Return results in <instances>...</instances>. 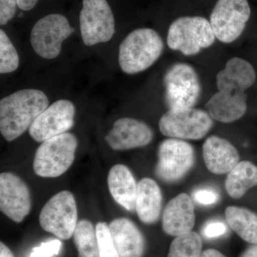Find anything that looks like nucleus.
<instances>
[{"label":"nucleus","instance_id":"f257e3e1","mask_svg":"<svg viewBox=\"0 0 257 257\" xmlns=\"http://www.w3.org/2000/svg\"><path fill=\"white\" fill-rule=\"evenodd\" d=\"M256 72L247 61L233 57L216 75V92L206 104L213 119L230 123L239 119L247 109L245 91L254 84Z\"/></svg>","mask_w":257,"mask_h":257},{"label":"nucleus","instance_id":"f03ea898","mask_svg":"<svg viewBox=\"0 0 257 257\" xmlns=\"http://www.w3.org/2000/svg\"><path fill=\"white\" fill-rule=\"evenodd\" d=\"M49 105L42 91L26 89L18 91L0 101V132L8 142L16 140Z\"/></svg>","mask_w":257,"mask_h":257},{"label":"nucleus","instance_id":"7ed1b4c3","mask_svg":"<svg viewBox=\"0 0 257 257\" xmlns=\"http://www.w3.org/2000/svg\"><path fill=\"white\" fill-rule=\"evenodd\" d=\"M164 42L155 30L140 28L125 37L119 48V64L126 74H134L150 68L163 52Z\"/></svg>","mask_w":257,"mask_h":257},{"label":"nucleus","instance_id":"20e7f679","mask_svg":"<svg viewBox=\"0 0 257 257\" xmlns=\"http://www.w3.org/2000/svg\"><path fill=\"white\" fill-rule=\"evenodd\" d=\"M77 145V138L71 133L62 134L43 142L35 154L34 172L45 178L63 175L73 163Z\"/></svg>","mask_w":257,"mask_h":257},{"label":"nucleus","instance_id":"39448f33","mask_svg":"<svg viewBox=\"0 0 257 257\" xmlns=\"http://www.w3.org/2000/svg\"><path fill=\"white\" fill-rule=\"evenodd\" d=\"M215 38L207 19L199 16L182 17L171 24L167 41L172 50L192 56L211 46Z\"/></svg>","mask_w":257,"mask_h":257},{"label":"nucleus","instance_id":"423d86ee","mask_svg":"<svg viewBox=\"0 0 257 257\" xmlns=\"http://www.w3.org/2000/svg\"><path fill=\"white\" fill-rule=\"evenodd\" d=\"M212 126V117L207 111L193 107L170 109L159 123L162 135L179 140H201Z\"/></svg>","mask_w":257,"mask_h":257},{"label":"nucleus","instance_id":"0eeeda50","mask_svg":"<svg viewBox=\"0 0 257 257\" xmlns=\"http://www.w3.org/2000/svg\"><path fill=\"white\" fill-rule=\"evenodd\" d=\"M164 85L169 109L194 107L202 92L197 72L188 64L177 63L170 67L164 77Z\"/></svg>","mask_w":257,"mask_h":257},{"label":"nucleus","instance_id":"6e6552de","mask_svg":"<svg viewBox=\"0 0 257 257\" xmlns=\"http://www.w3.org/2000/svg\"><path fill=\"white\" fill-rule=\"evenodd\" d=\"M77 208L73 194L62 191L53 196L42 208L40 224L42 229L61 239L73 236L77 225Z\"/></svg>","mask_w":257,"mask_h":257},{"label":"nucleus","instance_id":"1a4fd4ad","mask_svg":"<svg viewBox=\"0 0 257 257\" xmlns=\"http://www.w3.org/2000/svg\"><path fill=\"white\" fill-rule=\"evenodd\" d=\"M79 25L82 41L87 46L111 40L115 32V21L107 1L83 0Z\"/></svg>","mask_w":257,"mask_h":257},{"label":"nucleus","instance_id":"9d476101","mask_svg":"<svg viewBox=\"0 0 257 257\" xmlns=\"http://www.w3.org/2000/svg\"><path fill=\"white\" fill-rule=\"evenodd\" d=\"M250 15L247 0H218L209 21L216 38L223 43L237 40L244 30Z\"/></svg>","mask_w":257,"mask_h":257},{"label":"nucleus","instance_id":"9b49d317","mask_svg":"<svg viewBox=\"0 0 257 257\" xmlns=\"http://www.w3.org/2000/svg\"><path fill=\"white\" fill-rule=\"evenodd\" d=\"M74 32L68 20L60 14H51L35 23L30 34L34 51L42 58L52 60L58 57L62 42Z\"/></svg>","mask_w":257,"mask_h":257},{"label":"nucleus","instance_id":"f8f14e48","mask_svg":"<svg viewBox=\"0 0 257 257\" xmlns=\"http://www.w3.org/2000/svg\"><path fill=\"white\" fill-rule=\"evenodd\" d=\"M157 156L155 174L166 182L180 180L194 165V148L190 144L179 139L170 138L162 141Z\"/></svg>","mask_w":257,"mask_h":257},{"label":"nucleus","instance_id":"ddd939ff","mask_svg":"<svg viewBox=\"0 0 257 257\" xmlns=\"http://www.w3.org/2000/svg\"><path fill=\"white\" fill-rule=\"evenodd\" d=\"M75 106L66 99H60L51 104L39 115L29 128L30 136L38 143H43L62 135L74 125Z\"/></svg>","mask_w":257,"mask_h":257},{"label":"nucleus","instance_id":"4468645a","mask_svg":"<svg viewBox=\"0 0 257 257\" xmlns=\"http://www.w3.org/2000/svg\"><path fill=\"white\" fill-rule=\"evenodd\" d=\"M32 202L27 184L10 172L0 175V209L17 223L22 222L30 214Z\"/></svg>","mask_w":257,"mask_h":257},{"label":"nucleus","instance_id":"2eb2a0df","mask_svg":"<svg viewBox=\"0 0 257 257\" xmlns=\"http://www.w3.org/2000/svg\"><path fill=\"white\" fill-rule=\"evenodd\" d=\"M153 139V131L147 124L133 118L116 120L105 137L111 150L125 151L147 146Z\"/></svg>","mask_w":257,"mask_h":257},{"label":"nucleus","instance_id":"dca6fc26","mask_svg":"<svg viewBox=\"0 0 257 257\" xmlns=\"http://www.w3.org/2000/svg\"><path fill=\"white\" fill-rule=\"evenodd\" d=\"M195 213L192 200L185 193L171 199L164 211L162 229L166 234L178 236L192 231Z\"/></svg>","mask_w":257,"mask_h":257},{"label":"nucleus","instance_id":"f3484780","mask_svg":"<svg viewBox=\"0 0 257 257\" xmlns=\"http://www.w3.org/2000/svg\"><path fill=\"white\" fill-rule=\"evenodd\" d=\"M203 157L208 170L215 175L229 173L239 162L234 145L217 136L208 138L203 145Z\"/></svg>","mask_w":257,"mask_h":257},{"label":"nucleus","instance_id":"a211bd4d","mask_svg":"<svg viewBox=\"0 0 257 257\" xmlns=\"http://www.w3.org/2000/svg\"><path fill=\"white\" fill-rule=\"evenodd\" d=\"M109 233L120 257H143L145 241L143 234L133 221L119 218L109 225Z\"/></svg>","mask_w":257,"mask_h":257},{"label":"nucleus","instance_id":"6ab92c4d","mask_svg":"<svg viewBox=\"0 0 257 257\" xmlns=\"http://www.w3.org/2000/svg\"><path fill=\"white\" fill-rule=\"evenodd\" d=\"M107 184L115 202L128 211H136L138 184L128 167L123 165L111 167L108 175Z\"/></svg>","mask_w":257,"mask_h":257},{"label":"nucleus","instance_id":"aec40b11","mask_svg":"<svg viewBox=\"0 0 257 257\" xmlns=\"http://www.w3.org/2000/svg\"><path fill=\"white\" fill-rule=\"evenodd\" d=\"M162 195L158 184L150 178H144L138 183L136 211L139 219L147 224H154L160 218Z\"/></svg>","mask_w":257,"mask_h":257},{"label":"nucleus","instance_id":"412c9836","mask_svg":"<svg viewBox=\"0 0 257 257\" xmlns=\"http://www.w3.org/2000/svg\"><path fill=\"white\" fill-rule=\"evenodd\" d=\"M257 186V167L248 161L239 162L228 173L226 192L234 199L242 197L248 189Z\"/></svg>","mask_w":257,"mask_h":257},{"label":"nucleus","instance_id":"4be33fe9","mask_svg":"<svg viewBox=\"0 0 257 257\" xmlns=\"http://www.w3.org/2000/svg\"><path fill=\"white\" fill-rule=\"evenodd\" d=\"M226 221L240 238L251 244H257V215L252 211L237 207L225 211Z\"/></svg>","mask_w":257,"mask_h":257},{"label":"nucleus","instance_id":"5701e85b","mask_svg":"<svg viewBox=\"0 0 257 257\" xmlns=\"http://www.w3.org/2000/svg\"><path fill=\"white\" fill-rule=\"evenodd\" d=\"M73 237L78 257H100L96 229L90 221H79Z\"/></svg>","mask_w":257,"mask_h":257},{"label":"nucleus","instance_id":"b1692460","mask_svg":"<svg viewBox=\"0 0 257 257\" xmlns=\"http://www.w3.org/2000/svg\"><path fill=\"white\" fill-rule=\"evenodd\" d=\"M202 240L194 231L176 236L171 243L167 257H201Z\"/></svg>","mask_w":257,"mask_h":257},{"label":"nucleus","instance_id":"393cba45","mask_svg":"<svg viewBox=\"0 0 257 257\" xmlns=\"http://www.w3.org/2000/svg\"><path fill=\"white\" fill-rule=\"evenodd\" d=\"M19 64L20 59L16 49L4 30H0V73L15 72Z\"/></svg>","mask_w":257,"mask_h":257},{"label":"nucleus","instance_id":"a878e982","mask_svg":"<svg viewBox=\"0 0 257 257\" xmlns=\"http://www.w3.org/2000/svg\"><path fill=\"white\" fill-rule=\"evenodd\" d=\"M95 229L100 257H120L111 239L109 226L106 223L98 222Z\"/></svg>","mask_w":257,"mask_h":257},{"label":"nucleus","instance_id":"bb28decb","mask_svg":"<svg viewBox=\"0 0 257 257\" xmlns=\"http://www.w3.org/2000/svg\"><path fill=\"white\" fill-rule=\"evenodd\" d=\"M62 243L59 239H52L32 248L30 257H53L60 253Z\"/></svg>","mask_w":257,"mask_h":257},{"label":"nucleus","instance_id":"cd10ccee","mask_svg":"<svg viewBox=\"0 0 257 257\" xmlns=\"http://www.w3.org/2000/svg\"><path fill=\"white\" fill-rule=\"evenodd\" d=\"M18 6L17 0H0V25H7L14 18Z\"/></svg>","mask_w":257,"mask_h":257},{"label":"nucleus","instance_id":"c85d7f7f","mask_svg":"<svg viewBox=\"0 0 257 257\" xmlns=\"http://www.w3.org/2000/svg\"><path fill=\"white\" fill-rule=\"evenodd\" d=\"M227 226L224 222L219 221H211L204 225L202 234L207 239H214L226 234Z\"/></svg>","mask_w":257,"mask_h":257},{"label":"nucleus","instance_id":"c756f323","mask_svg":"<svg viewBox=\"0 0 257 257\" xmlns=\"http://www.w3.org/2000/svg\"><path fill=\"white\" fill-rule=\"evenodd\" d=\"M193 197L196 202L203 205H211L218 200V194L209 189H198L193 194Z\"/></svg>","mask_w":257,"mask_h":257},{"label":"nucleus","instance_id":"7c9ffc66","mask_svg":"<svg viewBox=\"0 0 257 257\" xmlns=\"http://www.w3.org/2000/svg\"><path fill=\"white\" fill-rule=\"evenodd\" d=\"M18 1V7L20 10L23 11H30L33 9L39 0H17Z\"/></svg>","mask_w":257,"mask_h":257},{"label":"nucleus","instance_id":"2f4dec72","mask_svg":"<svg viewBox=\"0 0 257 257\" xmlns=\"http://www.w3.org/2000/svg\"><path fill=\"white\" fill-rule=\"evenodd\" d=\"M201 257H226L225 255L221 253L220 251H217L213 248H209V249L205 250L203 251Z\"/></svg>","mask_w":257,"mask_h":257},{"label":"nucleus","instance_id":"473e14b6","mask_svg":"<svg viewBox=\"0 0 257 257\" xmlns=\"http://www.w3.org/2000/svg\"><path fill=\"white\" fill-rule=\"evenodd\" d=\"M240 257H257V244H252L246 248Z\"/></svg>","mask_w":257,"mask_h":257},{"label":"nucleus","instance_id":"72a5a7b5","mask_svg":"<svg viewBox=\"0 0 257 257\" xmlns=\"http://www.w3.org/2000/svg\"><path fill=\"white\" fill-rule=\"evenodd\" d=\"M0 257H14L11 250L3 242L0 243Z\"/></svg>","mask_w":257,"mask_h":257}]
</instances>
